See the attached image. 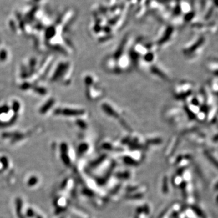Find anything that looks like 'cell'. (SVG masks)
I'll return each instance as SVG.
<instances>
[{
	"label": "cell",
	"mask_w": 218,
	"mask_h": 218,
	"mask_svg": "<svg viewBox=\"0 0 218 218\" xmlns=\"http://www.w3.org/2000/svg\"><path fill=\"white\" fill-rule=\"evenodd\" d=\"M216 189H218V184H217V185H216Z\"/></svg>",
	"instance_id": "obj_8"
},
{
	"label": "cell",
	"mask_w": 218,
	"mask_h": 218,
	"mask_svg": "<svg viewBox=\"0 0 218 218\" xmlns=\"http://www.w3.org/2000/svg\"><path fill=\"white\" fill-rule=\"evenodd\" d=\"M99 107L101 112L109 119L130 132L131 125L127 122L123 110L118 105L109 99H103L99 102Z\"/></svg>",
	"instance_id": "obj_3"
},
{
	"label": "cell",
	"mask_w": 218,
	"mask_h": 218,
	"mask_svg": "<svg viewBox=\"0 0 218 218\" xmlns=\"http://www.w3.org/2000/svg\"><path fill=\"white\" fill-rule=\"evenodd\" d=\"M133 41L130 35H125L111 52L103 58L101 69L106 74L115 76L131 72L133 67L130 50Z\"/></svg>",
	"instance_id": "obj_1"
},
{
	"label": "cell",
	"mask_w": 218,
	"mask_h": 218,
	"mask_svg": "<svg viewBox=\"0 0 218 218\" xmlns=\"http://www.w3.org/2000/svg\"><path fill=\"white\" fill-rule=\"evenodd\" d=\"M86 99L90 103H98L104 99L105 90L99 76L95 72L87 71L82 76Z\"/></svg>",
	"instance_id": "obj_2"
},
{
	"label": "cell",
	"mask_w": 218,
	"mask_h": 218,
	"mask_svg": "<svg viewBox=\"0 0 218 218\" xmlns=\"http://www.w3.org/2000/svg\"><path fill=\"white\" fill-rule=\"evenodd\" d=\"M144 73L159 81L167 83L170 81L169 72L159 61L149 67Z\"/></svg>",
	"instance_id": "obj_4"
},
{
	"label": "cell",
	"mask_w": 218,
	"mask_h": 218,
	"mask_svg": "<svg viewBox=\"0 0 218 218\" xmlns=\"http://www.w3.org/2000/svg\"><path fill=\"white\" fill-rule=\"evenodd\" d=\"M207 156H208V158H209L210 161L214 164V165H215L217 169H218V162L216 161V160H215V158H213L212 156H211L210 155H207Z\"/></svg>",
	"instance_id": "obj_7"
},
{
	"label": "cell",
	"mask_w": 218,
	"mask_h": 218,
	"mask_svg": "<svg viewBox=\"0 0 218 218\" xmlns=\"http://www.w3.org/2000/svg\"><path fill=\"white\" fill-rule=\"evenodd\" d=\"M55 35V29L54 28H48L46 32V36L48 38H50Z\"/></svg>",
	"instance_id": "obj_6"
},
{
	"label": "cell",
	"mask_w": 218,
	"mask_h": 218,
	"mask_svg": "<svg viewBox=\"0 0 218 218\" xmlns=\"http://www.w3.org/2000/svg\"><path fill=\"white\" fill-rule=\"evenodd\" d=\"M55 114L67 118L76 120L79 118L89 116L88 111L82 107L67 106L59 108L55 111Z\"/></svg>",
	"instance_id": "obj_5"
}]
</instances>
